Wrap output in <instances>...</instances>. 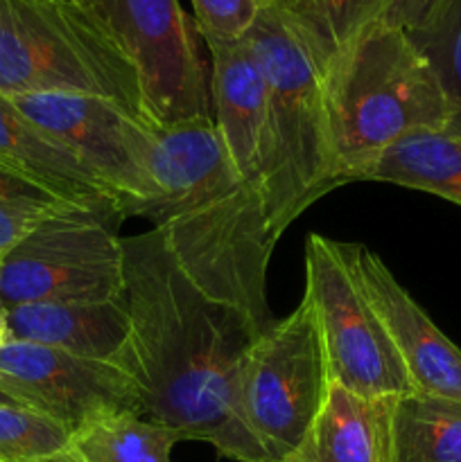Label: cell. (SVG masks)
Wrapping results in <instances>:
<instances>
[{"label":"cell","mask_w":461,"mask_h":462,"mask_svg":"<svg viewBox=\"0 0 461 462\" xmlns=\"http://www.w3.org/2000/svg\"><path fill=\"white\" fill-rule=\"evenodd\" d=\"M14 341L57 347L95 361H116L129 337L125 298L107 302H25L5 307Z\"/></svg>","instance_id":"15"},{"label":"cell","mask_w":461,"mask_h":462,"mask_svg":"<svg viewBox=\"0 0 461 462\" xmlns=\"http://www.w3.org/2000/svg\"><path fill=\"white\" fill-rule=\"evenodd\" d=\"M18 93L98 95L147 120L134 63L93 3L0 0V95Z\"/></svg>","instance_id":"5"},{"label":"cell","mask_w":461,"mask_h":462,"mask_svg":"<svg viewBox=\"0 0 461 462\" xmlns=\"http://www.w3.org/2000/svg\"><path fill=\"white\" fill-rule=\"evenodd\" d=\"M342 248L362 291L396 343L411 395L461 406V347L434 325L380 255L362 244L342 242Z\"/></svg>","instance_id":"12"},{"label":"cell","mask_w":461,"mask_h":462,"mask_svg":"<svg viewBox=\"0 0 461 462\" xmlns=\"http://www.w3.org/2000/svg\"><path fill=\"white\" fill-rule=\"evenodd\" d=\"M27 120L68 149L134 217L152 192V125L113 99L81 93L5 95Z\"/></svg>","instance_id":"10"},{"label":"cell","mask_w":461,"mask_h":462,"mask_svg":"<svg viewBox=\"0 0 461 462\" xmlns=\"http://www.w3.org/2000/svg\"><path fill=\"white\" fill-rule=\"evenodd\" d=\"M129 337L116 364L138 391L140 415L181 440L238 462H271L240 418V370L260 334L183 273L156 230L122 237Z\"/></svg>","instance_id":"1"},{"label":"cell","mask_w":461,"mask_h":462,"mask_svg":"<svg viewBox=\"0 0 461 462\" xmlns=\"http://www.w3.org/2000/svg\"><path fill=\"white\" fill-rule=\"evenodd\" d=\"M206 48L211 52L212 122L221 147L235 174L267 194L274 147L265 77L244 39L206 43Z\"/></svg>","instance_id":"13"},{"label":"cell","mask_w":461,"mask_h":462,"mask_svg":"<svg viewBox=\"0 0 461 462\" xmlns=\"http://www.w3.org/2000/svg\"><path fill=\"white\" fill-rule=\"evenodd\" d=\"M393 462H461V406L416 395L398 400Z\"/></svg>","instance_id":"19"},{"label":"cell","mask_w":461,"mask_h":462,"mask_svg":"<svg viewBox=\"0 0 461 462\" xmlns=\"http://www.w3.org/2000/svg\"><path fill=\"white\" fill-rule=\"evenodd\" d=\"M303 298L319 328L330 382L366 397L411 395L396 343L362 291L342 242L321 235L307 237Z\"/></svg>","instance_id":"8"},{"label":"cell","mask_w":461,"mask_h":462,"mask_svg":"<svg viewBox=\"0 0 461 462\" xmlns=\"http://www.w3.org/2000/svg\"><path fill=\"white\" fill-rule=\"evenodd\" d=\"M437 75L450 108L446 131L461 135V0H438L416 30L407 32Z\"/></svg>","instance_id":"21"},{"label":"cell","mask_w":461,"mask_h":462,"mask_svg":"<svg viewBox=\"0 0 461 462\" xmlns=\"http://www.w3.org/2000/svg\"><path fill=\"white\" fill-rule=\"evenodd\" d=\"M362 180L402 185L461 206V135L419 131L389 147Z\"/></svg>","instance_id":"17"},{"label":"cell","mask_w":461,"mask_h":462,"mask_svg":"<svg viewBox=\"0 0 461 462\" xmlns=\"http://www.w3.org/2000/svg\"><path fill=\"white\" fill-rule=\"evenodd\" d=\"M244 41L269 93L274 162L265 199L280 237L316 199L342 185L325 113L324 61L274 0Z\"/></svg>","instance_id":"4"},{"label":"cell","mask_w":461,"mask_h":462,"mask_svg":"<svg viewBox=\"0 0 461 462\" xmlns=\"http://www.w3.org/2000/svg\"><path fill=\"white\" fill-rule=\"evenodd\" d=\"M147 219L183 273L220 305L267 332L276 323L267 271L278 233L265 194L235 174L212 120L152 125Z\"/></svg>","instance_id":"2"},{"label":"cell","mask_w":461,"mask_h":462,"mask_svg":"<svg viewBox=\"0 0 461 462\" xmlns=\"http://www.w3.org/2000/svg\"><path fill=\"white\" fill-rule=\"evenodd\" d=\"M9 341H12V332H9L7 311H5V307L0 305V350H3Z\"/></svg>","instance_id":"26"},{"label":"cell","mask_w":461,"mask_h":462,"mask_svg":"<svg viewBox=\"0 0 461 462\" xmlns=\"http://www.w3.org/2000/svg\"><path fill=\"white\" fill-rule=\"evenodd\" d=\"M0 395L77 431L118 411L140 413L138 391L116 361H95L30 341L0 350Z\"/></svg>","instance_id":"11"},{"label":"cell","mask_w":461,"mask_h":462,"mask_svg":"<svg viewBox=\"0 0 461 462\" xmlns=\"http://www.w3.org/2000/svg\"><path fill=\"white\" fill-rule=\"evenodd\" d=\"M396 404L330 382L310 431L285 462H393Z\"/></svg>","instance_id":"14"},{"label":"cell","mask_w":461,"mask_h":462,"mask_svg":"<svg viewBox=\"0 0 461 462\" xmlns=\"http://www.w3.org/2000/svg\"><path fill=\"white\" fill-rule=\"evenodd\" d=\"M325 63L366 25L380 21L384 0H274Z\"/></svg>","instance_id":"20"},{"label":"cell","mask_w":461,"mask_h":462,"mask_svg":"<svg viewBox=\"0 0 461 462\" xmlns=\"http://www.w3.org/2000/svg\"><path fill=\"white\" fill-rule=\"evenodd\" d=\"M437 5L438 0H384L380 21L400 27L405 32H411L432 14Z\"/></svg>","instance_id":"25"},{"label":"cell","mask_w":461,"mask_h":462,"mask_svg":"<svg viewBox=\"0 0 461 462\" xmlns=\"http://www.w3.org/2000/svg\"><path fill=\"white\" fill-rule=\"evenodd\" d=\"M120 219L113 208L66 206L41 221L0 260V305L122 300Z\"/></svg>","instance_id":"6"},{"label":"cell","mask_w":461,"mask_h":462,"mask_svg":"<svg viewBox=\"0 0 461 462\" xmlns=\"http://www.w3.org/2000/svg\"><path fill=\"white\" fill-rule=\"evenodd\" d=\"M330 386L310 302L276 320L249 346L240 370V418L271 462L301 447Z\"/></svg>","instance_id":"7"},{"label":"cell","mask_w":461,"mask_h":462,"mask_svg":"<svg viewBox=\"0 0 461 462\" xmlns=\"http://www.w3.org/2000/svg\"><path fill=\"white\" fill-rule=\"evenodd\" d=\"M0 167L66 203L120 210L108 189L63 144L27 120L5 95H0Z\"/></svg>","instance_id":"16"},{"label":"cell","mask_w":461,"mask_h":462,"mask_svg":"<svg viewBox=\"0 0 461 462\" xmlns=\"http://www.w3.org/2000/svg\"><path fill=\"white\" fill-rule=\"evenodd\" d=\"M77 3H93V0H77Z\"/></svg>","instance_id":"28"},{"label":"cell","mask_w":461,"mask_h":462,"mask_svg":"<svg viewBox=\"0 0 461 462\" xmlns=\"http://www.w3.org/2000/svg\"><path fill=\"white\" fill-rule=\"evenodd\" d=\"M93 5L134 63L147 122L212 120L197 27L179 0H93Z\"/></svg>","instance_id":"9"},{"label":"cell","mask_w":461,"mask_h":462,"mask_svg":"<svg viewBox=\"0 0 461 462\" xmlns=\"http://www.w3.org/2000/svg\"><path fill=\"white\" fill-rule=\"evenodd\" d=\"M181 442L172 429L134 411L102 415L72 436L75 462H172Z\"/></svg>","instance_id":"18"},{"label":"cell","mask_w":461,"mask_h":462,"mask_svg":"<svg viewBox=\"0 0 461 462\" xmlns=\"http://www.w3.org/2000/svg\"><path fill=\"white\" fill-rule=\"evenodd\" d=\"M66 206L75 203L61 201L48 189L0 167V260L41 221Z\"/></svg>","instance_id":"23"},{"label":"cell","mask_w":461,"mask_h":462,"mask_svg":"<svg viewBox=\"0 0 461 462\" xmlns=\"http://www.w3.org/2000/svg\"><path fill=\"white\" fill-rule=\"evenodd\" d=\"M3 402H9V400L5 395H0V404H3Z\"/></svg>","instance_id":"27"},{"label":"cell","mask_w":461,"mask_h":462,"mask_svg":"<svg viewBox=\"0 0 461 462\" xmlns=\"http://www.w3.org/2000/svg\"><path fill=\"white\" fill-rule=\"evenodd\" d=\"M325 113L342 183L402 138L450 125L437 75L405 30L373 21L324 70Z\"/></svg>","instance_id":"3"},{"label":"cell","mask_w":461,"mask_h":462,"mask_svg":"<svg viewBox=\"0 0 461 462\" xmlns=\"http://www.w3.org/2000/svg\"><path fill=\"white\" fill-rule=\"evenodd\" d=\"M75 431L27 406L0 404V462H75Z\"/></svg>","instance_id":"22"},{"label":"cell","mask_w":461,"mask_h":462,"mask_svg":"<svg viewBox=\"0 0 461 462\" xmlns=\"http://www.w3.org/2000/svg\"><path fill=\"white\" fill-rule=\"evenodd\" d=\"M194 27L206 43L242 41L269 0H190Z\"/></svg>","instance_id":"24"}]
</instances>
